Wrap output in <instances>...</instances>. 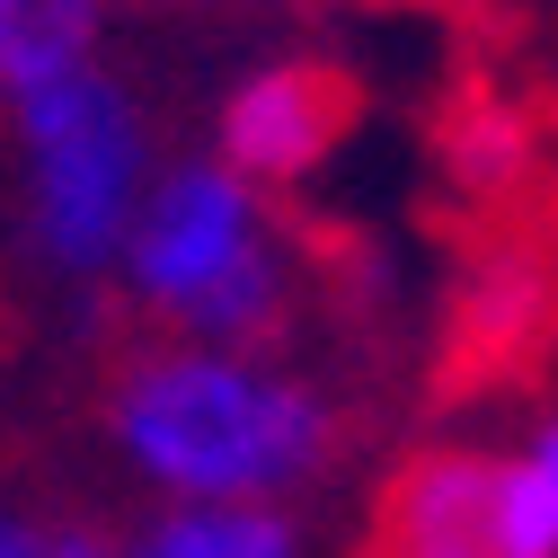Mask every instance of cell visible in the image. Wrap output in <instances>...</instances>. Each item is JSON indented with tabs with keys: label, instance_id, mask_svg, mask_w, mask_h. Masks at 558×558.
Masks as SVG:
<instances>
[{
	"label": "cell",
	"instance_id": "obj_1",
	"mask_svg": "<svg viewBox=\"0 0 558 558\" xmlns=\"http://www.w3.org/2000/svg\"><path fill=\"white\" fill-rule=\"evenodd\" d=\"M116 452L178 497L275 506L345 452V416L319 381L231 355V345H143L107 381Z\"/></svg>",
	"mask_w": 558,
	"mask_h": 558
},
{
	"label": "cell",
	"instance_id": "obj_2",
	"mask_svg": "<svg viewBox=\"0 0 558 558\" xmlns=\"http://www.w3.org/2000/svg\"><path fill=\"white\" fill-rule=\"evenodd\" d=\"M124 284L186 345H266L293 319V257L266 214V186L222 160L169 169L124 240Z\"/></svg>",
	"mask_w": 558,
	"mask_h": 558
},
{
	"label": "cell",
	"instance_id": "obj_3",
	"mask_svg": "<svg viewBox=\"0 0 558 558\" xmlns=\"http://www.w3.org/2000/svg\"><path fill=\"white\" fill-rule=\"evenodd\" d=\"M36 248L62 275H107L143 214V116L107 72H72L19 98Z\"/></svg>",
	"mask_w": 558,
	"mask_h": 558
},
{
	"label": "cell",
	"instance_id": "obj_4",
	"mask_svg": "<svg viewBox=\"0 0 558 558\" xmlns=\"http://www.w3.org/2000/svg\"><path fill=\"white\" fill-rule=\"evenodd\" d=\"M364 558H523L506 514V444L408 452L373 497Z\"/></svg>",
	"mask_w": 558,
	"mask_h": 558
},
{
	"label": "cell",
	"instance_id": "obj_5",
	"mask_svg": "<svg viewBox=\"0 0 558 558\" xmlns=\"http://www.w3.org/2000/svg\"><path fill=\"white\" fill-rule=\"evenodd\" d=\"M355 81L319 53H284V62H257V72L222 98L214 116V143L222 169H240L248 186H302L355 124Z\"/></svg>",
	"mask_w": 558,
	"mask_h": 558
},
{
	"label": "cell",
	"instance_id": "obj_6",
	"mask_svg": "<svg viewBox=\"0 0 558 558\" xmlns=\"http://www.w3.org/2000/svg\"><path fill=\"white\" fill-rule=\"evenodd\" d=\"M124 558H302V523L284 506H240V497H186L151 532H133Z\"/></svg>",
	"mask_w": 558,
	"mask_h": 558
},
{
	"label": "cell",
	"instance_id": "obj_7",
	"mask_svg": "<svg viewBox=\"0 0 558 558\" xmlns=\"http://www.w3.org/2000/svg\"><path fill=\"white\" fill-rule=\"evenodd\" d=\"M98 0H0V89H45L89 72Z\"/></svg>",
	"mask_w": 558,
	"mask_h": 558
},
{
	"label": "cell",
	"instance_id": "obj_8",
	"mask_svg": "<svg viewBox=\"0 0 558 558\" xmlns=\"http://www.w3.org/2000/svg\"><path fill=\"white\" fill-rule=\"evenodd\" d=\"M506 514L523 558H558V408H541L523 444H506Z\"/></svg>",
	"mask_w": 558,
	"mask_h": 558
},
{
	"label": "cell",
	"instance_id": "obj_9",
	"mask_svg": "<svg viewBox=\"0 0 558 558\" xmlns=\"http://www.w3.org/2000/svg\"><path fill=\"white\" fill-rule=\"evenodd\" d=\"M0 558H45V532L36 523H0Z\"/></svg>",
	"mask_w": 558,
	"mask_h": 558
}]
</instances>
